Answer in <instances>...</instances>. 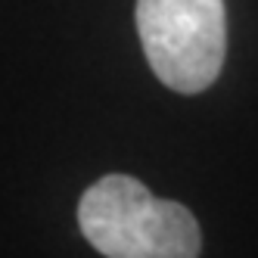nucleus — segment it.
Masks as SVG:
<instances>
[{
  "mask_svg": "<svg viewBox=\"0 0 258 258\" xmlns=\"http://www.w3.org/2000/svg\"><path fill=\"white\" fill-rule=\"evenodd\" d=\"M78 224L106 258H196L202 249L196 218L127 174L90 183L78 202Z\"/></svg>",
  "mask_w": 258,
  "mask_h": 258,
  "instance_id": "nucleus-1",
  "label": "nucleus"
},
{
  "mask_svg": "<svg viewBox=\"0 0 258 258\" xmlns=\"http://www.w3.org/2000/svg\"><path fill=\"white\" fill-rule=\"evenodd\" d=\"M137 34L162 84L199 94L224 66V0H137Z\"/></svg>",
  "mask_w": 258,
  "mask_h": 258,
  "instance_id": "nucleus-2",
  "label": "nucleus"
}]
</instances>
